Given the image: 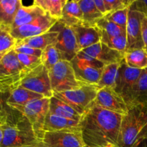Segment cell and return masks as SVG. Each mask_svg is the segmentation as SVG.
Segmentation results:
<instances>
[{
    "instance_id": "b9f144b4",
    "label": "cell",
    "mask_w": 147,
    "mask_h": 147,
    "mask_svg": "<svg viewBox=\"0 0 147 147\" xmlns=\"http://www.w3.org/2000/svg\"><path fill=\"white\" fill-rule=\"evenodd\" d=\"M135 147H147V139L141 141Z\"/></svg>"
},
{
    "instance_id": "8fae6325",
    "label": "cell",
    "mask_w": 147,
    "mask_h": 147,
    "mask_svg": "<svg viewBox=\"0 0 147 147\" xmlns=\"http://www.w3.org/2000/svg\"><path fill=\"white\" fill-rule=\"evenodd\" d=\"M57 21L58 20L46 13L30 24L13 29L10 31V34L17 40V42H19L27 38L35 37L47 32L51 30Z\"/></svg>"
},
{
    "instance_id": "e0dca14e",
    "label": "cell",
    "mask_w": 147,
    "mask_h": 147,
    "mask_svg": "<svg viewBox=\"0 0 147 147\" xmlns=\"http://www.w3.org/2000/svg\"><path fill=\"white\" fill-rule=\"evenodd\" d=\"M71 28L74 32L78 46L80 51L100 42V32L96 27L78 25Z\"/></svg>"
},
{
    "instance_id": "4fadbf2b",
    "label": "cell",
    "mask_w": 147,
    "mask_h": 147,
    "mask_svg": "<svg viewBox=\"0 0 147 147\" xmlns=\"http://www.w3.org/2000/svg\"><path fill=\"white\" fill-rule=\"evenodd\" d=\"M93 105L124 116L129 111L124 99L113 88L106 87L100 89Z\"/></svg>"
},
{
    "instance_id": "6da1fadb",
    "label": "cell",
    "mask_w": 147,
    "mask_h": 147,
    "mask_svg": "<svg viewBox=\"0 0 147 147\" xmlns=\"http://www.w3.org/2000/svg\"><path fill=\"white\" fill-rule=\"evenodd\" d=\"M122 116L92 105L80 121L85 144L91 147H119Z\"/></svg>"
},
{
    "instance_id": "f1b7e54d",
    "label": "cell",
    "mask_w": 147,
    "mask_h": 147,
    "mask_svg": "<svg viewBox=\"0 0 147 147\" xmlns=\"http://www.w3.org/2000/svg\"><path fill=\"white\" fill-rule=\"evenodd\" d=\"M121 63H113V64H110L104 66L103 73H102L100 80H99L98 83L97 85L99 89L106 87H111L115 88L118 72H119Z\"/></svg>"
},
{
    "instance_id": "7c38bea8",
    "label": "cell",
    "mask_w": 147,
    "mask_h": 147,
    "mask_svg": "<svg viewBox=\"0 0 147 147\" xmlns=\"http://www.w3.org/2000/svg\"><path fill=\"white\" fill-rule=\"evenodd\" d=\"M42 142L47 147H85L80 131L45 132Z\"/></svg>"
},
{
    "instance_id": "4316f807",
    "label": "cell",
    "mask_w": 147,
    "mask_h": 147,
    "mask_svg": "<svg viewBox=\"0 0 147 147\" xmlns=\"http://www.w3.org/2000/svg\"><path fill=\"white\" fill-rule=\"evenodd\" d=\"M124 61L129 67L144 70L147 68V53L144 49L126 50L124 53Z\"/></svg>"
},
{
    "instance_id": "cb8c5ba5",
    "label": "cell",
    "mask_w": 147,
    "mask_h": 147,
    "mask_svg": "<svg viewBox=\"0 0 147 147\" xmlns=\"http://www.w3.org/2000/svg\"><path fill=\"white\" fill-rule=\"evenodd\" d=\"M78 2L83 12V25L96 27L98 22L104 16L98 11L94 0H78Z\"/></svg>"
},
{
    "instance_id": "603a6c76",
    "label": "cell",
    "mask_w": 147,
    "mask_h": 147,
    "mask_svg": "<svg viewBox=\"0 0 147 147\" xmlns=\"http://www.w3.org/2000/svg\"><path fill=\"white\" fill-rule=\"evenodd\" d=\"M49 113L65 119L80 121L82 116L65 103L53 96L50 98Z\"/></svg>"
},
{
    "instance_id": "3957f363",
    "label": "cell",
    "mask_w": 147,
    "mask_h": 147,
    "mask_svg": "<svg viewBox=\"0 0 147 147\" xmlns=\"http://www.w3.org/2000/svg\"><path fill=\"white\" fill-rule=\"evenodd\" d=\"M2 129L4 136L0 147H23L42 142L28 119L14 109Z\"/></svg>"
},
{
    "instance_id": "8d00e7d4",
    "label": "cell",
    "mask_w": 147,
    "mask_h": 147,
    "mask_svg": "<svg viewBox=\"0 0 147 147\" xmlns=\"http://www.w3.org/2000/svg\"><path fill=\"white\" fill-rule=\"evenodd\" d=\"M9 94L0 91V117L8 118L13 112V109L8 106L7 100Z\"/></svg>"
},
{
    "instance_id": "7a4b0ae2",
    "label": "cell",
    "mask_w": 147,
    "mask_h": 147,
    "mask_svg": "<svg viewBox=\"0 0 147 147\" xmlns=\"http://www.w3.org/2000/svg\"><path fill=\"white\" fill-rule=\"evenodd\" d=\"M147 139V103H139L129 108L122 116L119 147H135Z\"/></svg>"
},
{
    "instance_id": "d6a6232c",
    "label": "cell",
    "mask_w": 147,
    "mask_h": 147,
    "mask_svg": "<svg viewBox=\"0 0 147 147\" xmlns=\"http://www.w3.org/2000/svg\"><path fill=\"white\" fill-rule=\"evenodd\" d=\"M129 8L119 10V11H113L104 16V18L112 22L115 23L119 27L125 29L126 30V25L128 22V15H129Z\"/></svg>"
},
{
    "instance_id": "484cf974",
    "label": "cell",
    "mask_w": 147,
    "mask_h": 147,
    "mask_svg": "<svg viewBox=\"0 0 147 147\" xmlns=\"http://www.w3.org/2000/svg\"><path fill=\"white\" fill-rule=\"evenodd\" d=\"M139 103H147V68L142 70L134 88L129 108Z\"/></svg>"
},
{
    "instance_id": "8992f818",
    "label": "cell",
    "mask_w": 147,
    "mask_h": 147,
    "mask_svg": "<svg viewBox=\"0 0 147 147\" xmlns=\"http://www.w3.org/2000/svg\"><path fill=\"white\" fill-rule=\"evenodd\" d=\"M10 108L24 115L32 124L36 136L42 141L44 136V124L49 113L50 98H43L24 105H8Z\"/></svg>"
},
{
    "instance_id": "ffe728a7",
    "label": "cell",
    "mask_w": 147,
    "mask_h": 147,
    "mask_svg": "<svg viewBox=\"0 0 147 147\" xmlns=\"http://www.w3.org/2000/svg\"><path fill=\"white\" fill-rule=\"evenodd\" d=\"M45 14V11L35 4H32L30 6H24L22 4L17 11L11 30L30 24Z\"/></svg>"
},
{
    "instance_id": "83f0119b",
    "label": "cell",
    "mask_w": 147,
    "mask_h": 147,
    "mask_svg": "<svg viewBox=\"0 0 147 147\" xmlns=\"http://www.w3.org/2000/svg\"><path fill=\"white\" fill-rule=\"evenodd\" d=\"M67 1V0H34L33 4L59 21Z\"/></svg>"
},
{
    "instance_id": "9c48e42d",
    "label": "cell",
    "mask_w": 147,
    "mask_h": 147,
    "mask_svg": "<svg viewBox=\"0 0 147 147\" xmlns=\"http://www.w3.org/2000/svg\"><path fill=\"white\" fill-rule=\"evenodd\" d=\"M20 87L42 95L45 98H50L53 96L49 70L42 64L33 69L25 76Z\"/></svg>"
},
{
    "instance_id": "f546056e",
    "label": "cell",
    "mask_w": 147,
    "mask_h": 147,
    "mask_svg": "<svg viewBox=\"0 0 147 147\" xmlns=\"http://www.w3.org/2000/svg\"><path fill=\"white\" fill-rule=\"evenodd\" d=\"M40 58L42 64L48 70L53 68L60 60H63L60 51L56 48L55 45L47 46L43 50Z\"/></svg>"
},
{
    "instance_id": "f6af8a7d",
    "label": "cell",
    "mask_w": 147,
    "mask_h": 147,
    "mask_svg": "<svg viewBox=\"0 0 147 147\" xmlns=\"http://www.w3.org/2000/svg\"><path fill=\"white\" fill-rule=\"evenodd\" d=\"M3 136H4V131H3L2 127H0V144L2 142Z\"/></svg>"
},
{
    "instance_id": "52a82bcc",
    "label": "cell",
    "mask_w": 147,
    "mask_h": 147,
    "mask_svg": "<svg viewBox=\"0 0 147 147\" xmlns=\"http://www.w3.org/2000/svg\"><path fill=\"white\" fill-rule=\"evenodd\" d=\"M50 84L53 93L76 90L83 86L77 80L70 61L60 60L49 70Z\"/></svg>"
},
{
    "instance_id": "5b68a950",
    "label": "cell",
    "mask_w": 147,
    "mask_h": 147,
    "mask_svg": "<svg viewBox=\"0 0 147 147\" xmlns=\"http://www.w3.org/2000/svg\"><path fill=\"white\" fill-rule=\"evenodd\" d=\"M99 90L97 85H83L76 90L53 93V96L70 106L82 116L92 106Z\"/></svg>"
},
{
    "instance_id": "7bdbcfd3",
    "label": "cell",
    "mask_w": 147,
    "mask_h": 147,
    "mask_svg": "<svg viewBox=\"0 0 147 147\" xmlns=\"http://www.w3.org/2000/svg\"><path fill=\"white\" fill-rule=\"evenodd\" d=\"M23 147H47V146H45V145L42 142H40V143L35 144L29 145V146H23Z\"/></svg>"
},
{
    "instance_id": "bcb514c9",
    "label": "cell",
    "mask_w": 147,
    "mask_h": 147,
    "mask_svg": "<svg viewBox=\"0 0 147 147\" xmlns=\"http://www.w3.org/2000/svg\"><path fill=\"white\" fill-rule=\"evenodd\" d=\"M6 53H0V60H1V59L3 57H4V55H5Z\"/></svg>"
},
{
    "instance_id": "9a60e30c",
    "label": "cell",
    "mask_w": 147,
    "mask_h": 147,
    "mask_svg": "<svg viewBox=\"0 0 147 147\" xmlns=\"http://www.w3.org/2000/svg\"><path fill=\"white\" fill-rule=\"evenodd\" d=\"M104 65L119 63L124 59V53L113 50L102 42L81 50Z\"/></svg>"
},
{
    "instance_id": "ab89813d",
    "label": "cell",
    "mask_w": 147,
    "mask_h": 147,
    "mask_svg": "<svg viewBox=\"0 0 147 147\" xmlns=\"http://www.w3.org/2000/svg\"><path fill=\"white\" fill-rule=\"evenodd\" d=\"M142 40L144 42V49L147 53V17H144L142 20Z\"/></svg>"
},
{
    "instance_id": "ac0fdd59",
    "label": "cell",
    "mask_w": 147,
    "mask_h": 147,
    "mask_svg": "<svg viewBox=\"0 0 147 147\" xmlns=\"http://www.w3.org/2000/svg\"><path fill=\"white\" fill-rule=\"evenodd\" d=\"M22 5L21 0H0V29L11 31L16 14Z\"/></svg>"
},
{
    "instance_id": "7402d4cb",
    "label": "cell",
    "mask_w": 147,
    "mask_h": 147,
    "mask_svg": "<svg viewBox=\"0 0 147 147\" xmlns=\"http://www.w3.org/2000/svg\"><path fill=\"white\" fill-rule=\"evenodd\" d=\"M57 36H58V32L55 31V30H50L45 34L22 40L21 42H17L16 45H26L33 47V48L43 50L47 46L55 45Z\"/></svg>"
},
{
    "instance_id": "2e32d148",
    "label": "cell",
    "mask_w": 147,
    "mask_h": 147,
    "mask_svg": "<svg viewBox=\"0 0 147 147\" xmlns=\"http://www.w3.org/2000/svg\"><path fill=\"white\" fill-rule=\"evenodd\" d=\"M70 62L73 64L76 78L79 82L84 85H98L103 68H96L88 65L77 57Z\"/></svg>"
},
{
    "instance_id": "30bf717a",
    "label": "cell",
    "mask_w": 147,
    "mask_h": 147,
    "mask_svg": "<svg viewBox=\"0 0 147 147\" xmlns=\"http://www.w3.org/2000/svg\"><path fill=\"white\" fill-rule=\"evenodd\" d=\"M142 71V70L129 67L125 63L124 59L121 63L114 89L124 99L128 108L131 101L133 89Z\"/></svg>"
},
{
    "instance_id": "e575fe53",
    "label": "cell",
    "mask_w": 147,
    "mask_h": 147,
    "mask_svg": "<svg viewBox=\"0 0 147 147\" xmlns=\"http://www.w3.org/2000/svg\"><path fill=\"white\" fill-rule=\"evenodd\" d=\"M134 0H104L107 14L129 8Z\"/></svg>"
},
{
    "instance_id": "ee69618b",
    "label": "cell",
    "mask_w": 147,
    "mask_h": 147,
    "mask_svg": "<svg viewBox=\"0 0 147 147\" xmlns=\"http://www.w3.org/2000/svg\"><path fill=\"white\" fill-rule=\"evenodd\" d=\"M7 118H2L0 117V127H2L6 123H7Z\"/></svg>"
},
{
    "instance_id": "74e56055",
    "label": "cell",
    "mask_w": 147,
    "mask_h": 147,
    "mask_svg": "<svg viewBox=\"0 0 147 147\" xmlns=\"http://www.w3.org/2000/svg\"><path fill=\"white\" fill-rule=\"evenodd\" d=\"M13 50L17 53L29 55H34L39 57H41L42 53V50L33 48V47H30L26 45H16Z\"/></svg>"
},
{
    "instance_id": "277c9868",
    "label": "cell",
    "mask_w": 147,
    "mask_h": 147,
    "mask_svg": "<svg viewBox=\"0 0 147 147\" xmlns=\"http://www.w3.org/2000/svg\"><path fill=\"white\" fill-rule=\"evenodd\" d=\"M30 72L18 60L16 52L10 50L0 60V91L10 94L20 87Z\"/></svg>"
},
{
    "instance_id": "1f68e13d",
    "label": "cell",
    "mask_w": 147,
    "mask_h": 147,
    "mask_svg": "<svg viewBox=\"0 0 147 147\" xmlns=\"http://www.w3.org/2000/svg\"><path fill=\"white\" fill-rule=\"evenodd\" d=\"M96 27L100 32L104 33L111 37H116V36L126 34V30L125 29L119 27V25L106 20L104 17L101 18L98 22Z\"/></svg>"
},
{
    "instance_id": "f35d334b",
    "label": "cell",
    "mask_w": 147,
    "mask_h": 147,
    "mask_svg": "<svg viewBox=\"0 0 147 147\" xmlns=\"http://www.w3.org/2000/svg\"><path fill=\"white\" fill-rule=\"evenodd\" d=\"M130 9L141 11L147 17V1L146 0H134L133 4L130 7Z\"/></svg>"
},
{
    "instance_id": "5bb4252c",
    "label": "cell",
    "mask_w": 147,
    "mask_h": 147,
    "mask_svg": "<svg viewBox=\"0 0 147 147\" xmlns=\"http://www.w3.org/2000/svg\"><path fill=\"white\" fill-rule=\"evenodd\" d=\"M145 15L141 11L132 9L129 7L128 22L126 25L127 50L144 49L142 40V24Z\"/></svg>"
},
{
    "instance_id": "836d02e7",
    "label": "cell",
    "mask_w": 147,
    "mask_h": 147,
    "mask_svg": "<svg viewBox=\"0 0 147 147\" xmlns=\"http://www.w3.org/2000/svg\"><path fill=\"white\" fill-rule=\"evenodd\" d=\"M17 40L11 35L10 32L0 29V53H8L17 45Z\"/></svg>"
},
{
    "instance_id": "60d3db41",
    "label": "cell",
    "mask_w": 147,
    "mask_h": 147,
    "mask_svg": "<svg viewBox=\"0 0 147 147\" xmlns=\"http://www.w3.org/2000/svg\"><path fill=\"white\" fill-rule=\"evenodd\" d=\"M95 4H96V7L98 9V11L103 14V16H106L107 14V11H106V5H105L104 0H94Z\"/></svg>"
},
{
    "instance_id": "7dc6e473",
    "label": "cell",
    "mask_w": 147,
    "mask_h": 147,
    "mask_svg": "<svg viewBox=\"0 0 147 147\" xmlns=\"http://www.w3.org/2000/svg\"><path fill=\"white\" fill-rule=\"evenodd\" d=\"M85 147H91V146H86H86H85Z\"/></svg>"
},
{
    "instance_id": "d6986e66",
    "label": "cell",
    "mask_w": 147,
    "mask_h": 147,
    "mask_svg": "<svg viewBox=\"0 0 147 147\" xmlns=\"http://www.w3.org/2000/svg\"><path fill=\"white\" fill-rule=\"evenodd\" d=\"M45 132L59 131H80V121L65 119L48 113L44 124Z\"/></svg>"
},
{
    "instance_id": "d590c367",
    "label": "cell",
    "mask_w": 147,
    "mask_h": 147,
    "mask_svg": "<svg viewBox=\"0 0 147 147\" xmlns=\"http://www.w3.org/2000/svg\"><path fill=\"white\" fill-rule=\"evenodd\" d=\"M17 58L22 63V65L27 69H28L30 71L36 68L42 64L41 58L37 57V56L21 54V53H17Z\"/></svg>"
},
{
    "instance_id": "d4e9b609",
    "label": "cell",
    "mask_w": 147,
    "mask_h": 147,
    "mask_svg": "<svg viewBox=\"0 0 147 147\" xmlns=\"http://www.w3.org/2000/svg\"><path fill=\"white\" fill-rule=\"evenodd\" d=\"M43 98L45 97L42 95L34 93L24 88L19 87L10 93L7 100V103L8 105H24Z\"/></svg>"
},
{
    "instance_id": "44dd1931",
    "label": "cell",
    "mask_w": 147,
    "mask_h": 147,
    "mask_svg": "<svg viewBox=\"0 0 147 147\" xmlns=\"http://www.w3.org/2000/svg\"><path fill=\"white\" fill-rule=\"evenodd\" d=\"M59 21L70 27L83 25V16L78 0L67 1L65 5L62 17Z\"/></svg>"
},
{
    "instance_id": "ba28073f",
    "label": "cell",
    "mask_w": 147,
    "mask_h": 147,
    "mask_svg": "<svg viewBox=\"0 0 147 147\" xmlns=\"http://www.w3.org/2000/svg\"><path fill=\"white\" fill-rule=\"evenodd\" d=\"M50 30L58 32L55 47L60 51L63 60L71 61L80 52L73 29L60 21H57Z\"/></svg>"
},
{
    "instance_id": "4dcf8cb0",
    "label": "cell",
    "mask_w": 147,
    "mask_h": 147,
    "mask_svg": "<svg viewBox=\"0 0 147 147\" xmlns=\"http://www.w3.org/2000/svg\"><path fill=\"white\" fill-rule=\"evenodd\" d=\"M99 31V30H98ZM100 32V42L104 43L110 48L113 50H117L121 53H125L127 50V39H126V34H122L116 37H111L104 33Z\"/></svg>"
}]
</instances>
